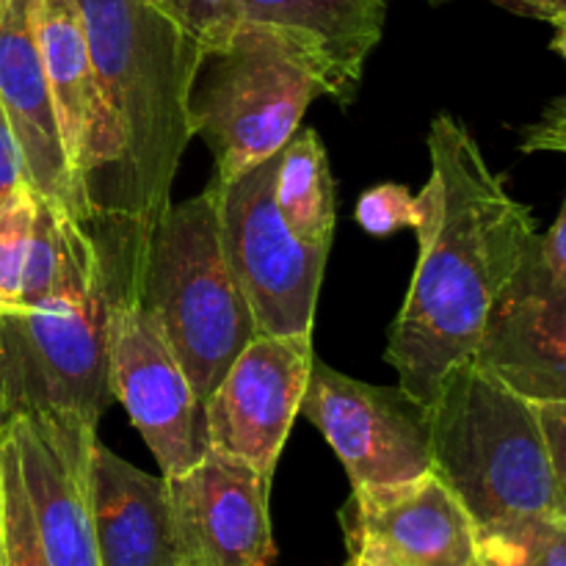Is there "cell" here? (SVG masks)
Listing matches in <instances>:
<instances>
[{"label":"cell","instance_id":"1","mask_svg":"<svg viewBox=\"0 0 566 566\" xmlns=\"http://www.w3.org/2000/svg\"><path fill=\"white\" fill-rule=\"evenodd\" d=\"M429 155L420 258L387 346L398 387L423 407L448 370L475 357L492 307L539 238L531 208L509 193L464 122L437 116Z\"/></svg>","mask_w":566,"mask_h":566},{"label":"cell","instance_id":"2","mask_svg":"<svg viewBox=\"0 0 566 566\" xmlns=\"http://www.w3.org/2000/svg\"><path fill=\"white\" fill-rule=\"evenodd\" d=\"M61 269L44 302L0 313V418L77 415L97 426L114 403L116 315L142 287L149 227L108 213H61Z\"/></svg>","mask_w":566,"mask_h":566},{"label":"cell","instance_id":"3","mask_svg":"<svg viewBox=\"0 0 566 566\" xmlns=\"http://www.w3.org/2000/svg\"><path fill=\"white\" fill-rule=\"evenodd\" d=\"M103 105L92 213L153 227L191 144V92L205 50L149 0H77Z\"/></svg>","mask_w":566,"mask_h":566},{"label":"cell","instance_id":"4","mask_svg":"<svg viewBox=\"0 0 566 566\" xmlns=\"http://www.w3.org/2000/svg\"><path fill=\"white\" fill-rule=\"evenodd\" d=\"M431 464L475 528L558 512L551 451L531 398L481 368L457 365L429 403Z\"/></svg>","mask_w":566,"mask_h":566},{"label":"cell","instance_id":"5","mask_svg":"<svg viewBox=\"0 0 566 566\" xmlns=\"http://www.w3.org/2000/svg\"><path fill=\"white\" fill-rule=\"evenodd\" d=\"M138 296L205 403L260 335L227 260L213 182L199 197L169 205L149 227Z\"/></svg>","mask_w":566,"mask_h":566},{"label":"cell","instance_id":"6","mask_svg":"<svg viewBox=\"0 0 566 566\" xmlns=\"http://www.w3.org/2000/svg\"><path fill=\"white\" fill-rule=\"evenodd\" d=\"M318 94L280 39L241 22L227 48L205 55L191 92L193 133L213 155L216 180H235L280 153Z\"/></svg>","mask_w":566,"mask_h":566},{"label":"cell","instance_id":"7","mask_svg":"<svg viewBox=\"0 0 566 566\" xmlns=\"http://www.w3.org/2000/svg\"><path fill=\"white\" fill-rule=\"evenodd\" d=\"M280 153L235 180H213L221 241L260 335H313L329 247L302 241L282 219L274 199Z\"/></svg>","mask_w":566,"mask_h":566},{"label":"cell","instance_id":"8","mask_svg":"<svg viewBox=\"0 0 566 566\" xmlns=\"http://www.w3.org/2000/svg\"><path fill=\"white\" fill-rule=\"evenodd\" d=\"M302 415L337 453L352 490L407 484L434 470L429 407L401 387L368 385L313 359Z\"/></svg>","mask_w":566,"mask_h":566},{"label":"cell","instance_id":"9","mask_svg":"<svg viewBox=\"0 0 566 566\" xmlns=\"http://www.w3.org/2000/svg\"><path fill=\"white\" fill-rule=\"evenodd\" d=\"M313 359V335L254 337L202 403L208 448L274 481L293 420L302 415Z\"/></svg>","mask_w":566,"mask_h":566},{"label":"cell","instance_id":"10","mask_svg":"<svg viewBox=\"0 0 566 566\" xmlns=\"http://www.w3.org/2000/svg\"><path fill=\"white\" fill-rule=\"evenodd\" d=\"M111 392L127 409L164 479L186 473L205 457L202 401L138 293L116 315Z\"/></svg>","mask_w":566,"mask_h":566},{"label":"cell","instance_id":"11","mask_svg":"<svg viewBox=\"0 0 566 566\" xmlns=\"http://www.w3.org/2000/svg\"><path fill=\"white\" fill-rule=\"evenodd\" d=\"M20 459L39 542L50 566H99L92 514L97 426L77 415H22L6 423Z\"/></svg>","mask_w":566,"mask_h":566},{"label":"cell","instance_id":"12","mask_svg":"<svg viewBox=\"0 0 566 566\" xmlns=\"http://www.w3.org/2000/svg\"><path fill=\"white\" fill-rule=\"evenodd\" d=\"M182 566H271V479L208 448L191 470L166 479Z\"/></svg>","mask_w":566,"mask_h":566},{"label":"cell","instance_id":"13","mask_svg":"<svg viewBox=\"0 0 566 566\" xmlns=\"http://www.w3.org/2000/svg\"><path fill=\"white\" fill-rule=\"evenodd\" d=\"M340 528L348 553L401 566H479V528L434 470L407 484L352 490Z\"/></svg>","mask_w":566,"mask_h":566},{"label":"cell","instance_id":"14","mask_svg":"<svg viewBox=\"0 0 566 566\" xmlns=\"http://www.w3.org/2000/svg\"><path fill=\"white\" fill-rule=\"evenodd\" d=\"M475 363L534 403L566 401V280L531 247L492 307Z\"/></svg>","mask_w":566,"mask_h":566},{"label":"cell","instance_id":"15","mask_svg":"<svg viewBox=\"0 0 566 566\" xmlns=\"http://www.w3.org/2000/svg\"><path fill=\"white\" fill-rule=\"evenodd\" d=\"M0 105L20 144L31 191L72 219H88L86 186L66 160L53 92L44 75L36 0H11L0 17Z\"/></svg>","mask_w":566,"mask_h":566},{"label":"cell","instance_id":"16","mask_svg":"<svg viewBox=\"0 0 566 566\" xmlns=\"http://www.w3.org/2000/svg\"><path fill=\"white\" fill-rule=\"evenodd\" d=\"M238 9L243 25L280 39L340 105L357 97L387 20V0H238Z\"/></svg>","mask_w":566,"mask_h":566},{"label":"cell","instance_id":"17","mask_svg":"<svg viewBox=\"0 0 566 566\" xmlns=\"http://www.w3.org/2000/svg\"><path fill=\"white\" fill-rule=\"evenodd\" d=\"M92 514L99 566H182L164 475H149L97 440Z\"/></svg>","mask_w":566,"mask_h":566},{"label":"cell","instance_id":"18","mask_svg":"<svg viewBox=\"0 0 566 566\" xmlns=\"http://www.w3.org/2000/svg\"><path fill=\"white\" fill-rule=\"evenodd\" d=\"M36 36L66 160L86 186L88 175L99 166L103 105L77 0H36Z\"/></svg>","mask_w":566,"mask_h":566},{"label":"cell","instance_id":"19","mask_svg":"<svg viewBox=\"0 0 566 566\" xmlns=\"http://www.w3.org/2000/svg\"><path fill=\"white\" fill-rule=\"evenodd\" d=\"M274 199L291 232L315 247H332L335 235V180L321 136L298 127L282 147Z\"/></svg>","mask_w":566,"mask_h":566},{"label":"cell","instance_id":"20","mask_svg":"<svg viewBox=\"0 0 566 566\" xmlns=\"http://www.w3.org/2000/svg\"><path fill=\"white\" fill-rule=\"evenodd\" d=\"M479 566H566V517L534 514L479 528Z\"/></svg>","mask_w":566,"mask_h":566},{"label":"cell","instance_id":"21","mask_svg":"<svg viewBox=\"0 0 566 566\" xmlns=\"http://www.w3.org/2000/svg\"><path fill=\"white\" fill-rule=\"evenodd\" d=\"M0 470H3V566H50L39 542L31 503L22 484L20 459L9 429L0 426Z\"/></svg>","mask_w":566,"mask_h":566},{"label":"cell","instance_id":"22","mask_svg":"<svg viewBox=\"0 0 566 566\" xmlns=\"http://www.w3.org/2000/svg\"><path fill=\"white\" fill-rule=\"evenodd\" d=\"M36 193L22 186L0 202V313L20 307L22 274L36 221Z\"/></svg>","mask_w":566,"mask_h":566},{"label":"cell","instance_id":"23","mask_svg":"<svg viewBox=\"0 0 566 566\" xmlns=\"http://www.w3.org/2000/svg\"><path fill=\"white\" fill-rule=\"evenodd\" d=\"M61 247H64V238H61V210L39 199L25 274H22L20 307L17 310L36 307L39 302L50 296L61 269Z\"/></svg>","mask_w":566,"mask_h":566},{"label":"cell","instance_id":"24","mask_svg":"<svg viewBox=\"0 0 566 566\" xmlns=\"http://www.w3.org/2000/svg\"><path fill=\"white\" fill-rule=\"evenodd\" d=\"M180 31H186L205 55L227 48L241 28L238 0H149Z\"/></svg>","mask_w":566,"mask_h":566},{"label":"cell","instance_id":"25","mask_svg":"<svg viewBox=\"0 0 566 566\" xmlns=\"http://www.w3.org/2000/svg\"><path fill=\"white\" fill-rule=\"evenodd\" d=\"M423 208H420L418 193L409 191L398 182H381L368 188L357 202V221L365 232L376 238L392 235L403 227H418Z\"/></svg>","mask_w":566,"mask_h":566},{"label":"cell","instance_id":"26","mask_svg":"<svg viewBox=\"0 0 566 566\" xmlns=\"http://www.w3.org/2000/svg\"><path fill=\"white\" fill-rule=\"evenodd\" d=\"M545 431L547 451H551L553 481H556L558 512L566 517V401H545L536 403Z\"/></svg>","mask_w":566,"mask_h":566},{"label":"cell","instance_id":"27","mask_svg":"<svg viewBox=\"0 0 566 566\" xmlns=\"http://www.w3.org/2000/svg\"><path fill=\"white\" fill-rule=\"evenodd\" d=\"M523 153H558L566 155V94L553 99L542 116L523 127L520 138Z\"/></svg>","mask_w":566,"mask_h":566},{"label":"cell","instance_id":"28","mask_svg":"<svg viewBox=\"0 0 566 566\" xmlns=\"http://www.w3.org/2000/svg\"><path fill=\"white\" fill-rule=\"evenodd\" d=\"M22 186H28L25 160H22L20 144H17L14 130L9 125V116L0 105V202L9 199Z\"/></svg>","mask_w":566,"mask_h":566},{"label":"cell","instance_id":"29","mask_svg":"<svg viewBox=\"0 0 566 566\" xmlns=\"http://www.w3.org/2000/svg\"><path fill=\"white\" fill-rule=\"evenodd\" d=\"M539 252L542 258H545V263L553 269V274L566 280V193L562 210H558V219L553 221L551 232H547V235H539Z\"/></svg>","mask_w":566,"mask_h":566},{"label":"cell","instance_id":"30","mask_svg":"<svg viewBox=\"0 0 566 566\" xmlns=\"http://www.w3.org/2000/svg\"><path fill=\"white\" fill-rule=\"evenodd\" d=\"M492 3L520 17L551 22V25L566 22V0H492Z\"/></svg>","mask_w":566,"mask_h":566},{"label":"cell","instance_id":"31","mask_svg":"<svg viewBox=\"0 0 566 566\" xmlns=\"http://www.w3.org/2000/svg\"><path fill=\"white\" fill-rule=\"evenodd\" d=\"M346 566H401L396 562H387V558H376L368 556V553H348Z\"/></svg>","mask_w":566,"mask_h":566},{"label":"cell","instance_id":"32","mask_svg":"<svg viewBox=\"0 0 566 566\" xmlns=\"http://www.w3.org/2000/svg\"><path fill=\"white\" fill-rule=\"evenodd\" d=\"M551 48L556 50V53L562 55V59H566V22H558V25H556V33H553Z\"/></svg>","mask_w":566,"mask_h":566},{"label":"cell","instance_id":"33","mask_svg":"<svg viewBox=\"0 0 566 566\" xmlns=\"http://www.w3.org/2000/svg\"><path fill=\"white\" fill-rule=\"evenodd\" d=\"M3 506H6V497H3V470H0V566H3Z\"/></svg>","mask_w":566,"mask_h":566},{"label":"cell","instance_id":"34","mask_svg":"<svg viewBox=\"0 0 566 566\" xmlns=\"http://www.w3.org/2000/svg\"><path fill=\"white\" fill-rule=\"evenodd\" d=\"M9 6H11V0H0V17L6 14V9H9Z\"/></svg>","mask_w":566,"mask_h":566},{"label":"cell","instance_id":"35","mask_svg":"<svg viewBox=\"0 0 566 566\" xmlns=\"http://www.w3.org/2000/svg\"><path fill=\"white\" fill-rule=\"evenodd\" d=\"M0 426H6V423H3V418H0Z\"/></svg>","mask_w":566,"mask_h":566},{"label":"cell","instance_id":"36","mask_svg":"<svg viewBox=\"0 0 566 566\" xmlns=\"http://www.w3.org/2000/svg\"><path fill=\"white\" fill-rule=\"evenodd\" d=\"M434 3H442V0H434Z\"/></svg>","mask_w":566,"mask_h":566}]
</instances>
